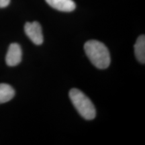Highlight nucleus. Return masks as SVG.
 I'll return each instance as SVG.
<instances>
[{
	"label": "nucleus",
	"instance_id": "6e6552de",
	"mask_svg": "<svg viewBox=\"0 0 145 145\" xmlns=\"http://www.w3.org/2000/svg\"><path fill=\"white\" fill-rule=\"evenodd\" d=\"M10 0H0V8H3L10 4Z\"/></svg>",
	"mask_w": 145,
	"mask_h": 145
},
{
	"label": "nucleus",
	"instance_id": "20e7f679",
	"mask_svg": "<svg viewBox=\"0 0 145 145\" xmlns=\"http://www.w3.org/2000/svg\"><path fill=\"white\" fill-rule=\"evenodd\" d=\"M22 52L20 46L17 43H12L9 46L5 61L6 64L10 67L16 66L21 62Z\"/></svg>",
	"mask_w": 145,
	"mask_h": 145
},
{
	"label": "nucleus",
	"instance_id": "f257e3e1",
	"mask_svg": "<svg viewBox=\"0 0 145 145\" xmlns=\"http://www.w3.org/2000/svg\"><path fill=\"white\" fill-rule=\"evenodd\" d=\"M84 49L88 59L94 66L105 69L110 64V55L106 46L101 42L91 40L86 42Z\"/></svg>",
	"mask_w": 145,
	"mask_h": 145
},
{
	"label": "nucleus",
	"instance_id": "423d86ee",
	"mask_svg": "<svg viewBox=\"0 0 145 145\" xmlns=\"http://www.w3.org/2000/svg\"><path fill=\"white\" fill-rule=\"evenodd\" d=\"M135 55L139 62L145 63V36L141 35L138 38L135 44Z\"/></svg>",
	"mask_w": 145,
	"mask_h": 145
},
{
	"label": "nucleus",
	"instance_id": "39448f33",
	"mask_svg": "<svg viewBox=\"0 0 145 145\" xmlns=\"http://www.w3.org/2000/svg\"><path fill=\"white\" fill-rule=\"evenodd\" d=\"M50 6L56 10L70 12L75 10L76 4L72 0H45Z\"/></svg>",
	"mask_w": 145,
	"mask_h": 145
},
{
	"label": "nucleus",
	"instance_id": "7ed1b4c3",
	"mask_svg": "<svg viewBox=\"0 0 145 145\" xmlns=\"http://www.w3.org/2000/svg\"><path fill=\"white\" fill-rule=\"evenodd\" d=\"M24 31L27 36L32 42L36 45H40L43 43L42 32L40 24L38 22H26L24 26Z\"/></svg>",
	"mask_w": 145,
	"mask_h": 145
},
{
	"label": "nucleus",
	"instance_id": "f03ea898",
	"mask_svg": "<svg viewBox=\"0 0 145 145\" xmlns=\"http://www.w3.org/2000/svg\"><path fill=\"white\" fill-rule=\"evenodd\" d=\"M69 97L76 110L83 118L91 120L95 118L96 112L92 101L78 89H72L69 91Z\"/></svg>",
	"mask_w": 145,
	"mask_h": 145
},
{
	"label": "nucleus",
	"instance_id": "0eeeda50",
	"mask_svg": "<svg viewBox=\"0 0 145 145\" xmlns=\"http://www.w3.org/2000/svg\"><path fill=\"white\" fill-rule=\"evenodd\" d=\"M15 95V91L12 86L6 83H0V104L10 101Z\"/></svg>",
	"mask_w": 145,
	"mask_h": 145
}]
</instances>
